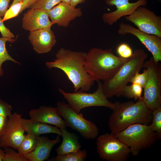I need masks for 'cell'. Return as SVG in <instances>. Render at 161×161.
<instances>
[{"label": "cell", "mask_w": 161, "mask_h": 161, "mask_svg": "<svg viewBox=\"0 0 161 161\" xmlns=\"http://www.w3.org/2000/svg\"><path fill=\"white\" fill-rule=\"evenodd\" d=\"M86 55L83 52L61 47L55 54L56 59L46 62L45 64L49 69L57 68L62 70L73 84L74 92L79 89L86 92L95 81L85 69Z\"/></svg>", "instance_id": "obj_1"}, {"label": "cell", "mask_w": 161, "mask_h": 161, "mask_svg": "<svg viewBox=\"0 0 161 161\" xmlns=\"http://www.w3.org/2000/svg\"><path fill=\"white\" fill-rule=\"evenodd\" d=\"M114 103L115 107L108 122L111 133L115 134L135 124L149 125L151 123L152 110L147 106L143 98L136 102L129 101Z\"/></svg>", "instance_id": "obj_2"}, {"label": "cell", "mask_w": 161, "mask_h": 161, "mask_svg": "<svg viewBox=\"0 0 161 161\" xmlns=\"http://www.w3.org/2000/svg\"><path fill=\"white\" fill-rule=\"evenodd\" d=\"M128 59L115 55L111 48L94 47L87 53L84 68L95 81H106L112 78Z\"/></svg>", "instance_id": "obj_3"}, {"label": "cell", "mask_w": 161, "mask_h": 161, "mask_svg": "<svg viewBox=\"0 0 161 161\" xmlns=\"http://www.w3.org/2000/svg\"><path fill=\"white\" fill-rule=\"evenodd\" d=\"M148 55L142 49H137L132 56L120 67L110 79L104 81L103 86L104 93L107 98L114 96L120 97L121 91L131 78L144 67Z\"/></svg>", "instance_id": "obj_4"}, {"label": "cell", "mask_w": 161, "mask_h": 161, "mask_svg": "<svg viewBox=\"0 0 161 161\" xmlns=\"http://www.w3.org/2000/svg\"><path fill=\"white\" fill-rule=\"evenodd\" d=\"M114 135L129 148L134 156L141 150L150 148L157 139V133L149 125L140 123L132 125Z\"/></svg>", "instance_id": "obj_5"}, {"label": "cell", "mask_w": 161, "mask_h": 161, "mask_svg": "<svg viewBox=\"0 0 161 161\" xmlns=\"http://www.w3.org/2000/svg\"><path fill=\"white\" fill-rule=\"evenodd\" d=\"M97 81V88L92 93L81 90L72 93L66 92L61 89H59L58 91L69 105L78 113L82 109L91 106H103L113 110L115 107L114 103L108 100L104 93L103 83L100 80Z\"/></svg>", "instance_id": "obj_6"}, {"label": "cell", "mask_w": 161, "mask_h": 161, "mask_svg": "<svg viewBox=\"0 0 161 161\" xmlns=\"http://www.w3.org/2000/svg\"><path fill=\"white\" fill-rule=\"evenodd\" d=\"M56 108L64 119L66 127L76 130L86 139H94L97 137L99 128L94 123L85 119L82 113H78L64 101L58 102Z\"/></svg>", "instance_id": "obj_7"}, {"label": "cell", "mask_w": 161, "mask_h": 161, "mask_svg": "<svg viewBox=\"0 0 161 161\" xmlns=\"http://www.w3.org/2000/svg\"><path fill=\"white\" fill-rule=\"evenodd\" d=\"M96 144L97 153L103 160L126 161L131 154L129 148L111 133L99 136Z\"/></svg>", "instance_id": "obj_8"}, {"label": "cell", "mask_w": 161, "mask_h": 161, "mask_svg": "<svg viewBox=\"0 0 161 161\" xmlns=\"http://www.w3.org/2000/svg\"><path fill=\"white\" fill-rule=\"evenodd\" d=\"M144 67L149 70L148 80L144 88L143 100L152 110L161 107V66L153 57L144 62Z\"/></svg>", "instance_id": "obj_9"}, {"label": "cell", "mask_w": 161, "mask_h": 161, "mask_svg": "<svg viewBox=\"0 0 161 161\" xmlns=\"http://www.w3.org/2000/svg\"><path fill=\"white\" fill-rule=\"evenodd\" d=\"M125 18L141 31L161 38V17L153 11L140 6L131 14L126 16Z\"/></svg>", "instance_id": "obj_10"}, {"label": "cell", "mask_w": 161, "mask_h": 161, "mask_svg": "<svg viewBox=\"0 0 161 161\" xmlns=\"http://www.w3.org/2000/svg\"><path fill=\"white\" fill-rule=\"evenodd\" d=\"M117 32L122 35L127 34L134 35L151 53L155 61H161V38L145 33L124 23L119 24Z\"/></svg>", "instance_id": "obj_11"}, {"label": "cell", "mask_w": 161, "mask_h": 161, "mask_svg": "<svg viewBox=\"0 0 161 161\" xmlns=\"http://www.w3.org/2000/svg\"><path fill=\"white\" fill-rule=\"evenodd\" d=\"M8 117L5 129L0 137V146L17 149L24 135L21 124L22 115L15 112Z\"/></svg>", "instance_id": "obj_12"}, {"label": "cell", "mask_w": 161, "mask_h": 161, "mask_svg": "<svg viewBox=\"0 0 161 161\" xmlns=\"http://www.w3.org/2000/svg\"><path fill=\"white\" fill-rule=\"evenodd\" d=\"M49 18L58 26L67 27L71 21L81 16L80 8L74 7L70 4L61 2L48 12Z\"/></svg>", "instance_id": "obj_13"}, {"label": "cell", "mask_w": 161, "mask_h": 161, "mask_svg": "<svg viewBox=\"0 0 161 161\" xmlns=\"http://www.w3.org/2000/svg\"><path fill=\"white\" fill-rule=\"evenodd\" d=\"M29 32L28 39L34 50L38 54L49 52L56 42L55 35L51 28Z\"/></svg>", "instance_id": "obj_14"}, {"label": "cell", "mask_w": 161, "mask_h": 161, "mask_svg": "<svg viewBox=\"0 0 161 161\" xmlns=\"http://www.w3.org/2000/svg\"><path fill=\"white\" fill-rule=\"evenodd\" d=\"M49 18L48 12L40 9L30 8L23 14L22 28L30 31L51 28L54 24Z\"/></svg>", "instance_id": "obj_15"}, {"label": "cell", "mask_w": 161, "mask_h": 161, "mask_svg": "<svg viewBox=\"0 0 161 161\" xmlns=\"http://www.w3.org/2000/svg\"><path fill=\"white\" fill-rule=\"evenodd\" d=\"M29 115L31 119L36 121L52 124L60 129L66 127L56 108L41 106L38 109H31Z\"/></svg>", "instance_id": "obj_16"}, {"label": "cell", "mask_w": 161, "mask_h": 161, "mask_svg": "<svg viewBox=\"0 0 161 161\" xmlns=\"http://www.w3.org/2000/svg\"><path fill=\"white\" fill-rule=\"evenodd\" d=\"M60 135L54 140L47 137H37V144L35 150L24 157L28 161H43L47 160L53 147L60 141Z\"/></svg>", "instance_id": "obj_17"}, {"label": "cell", "mask_w": 161, "mask_h": 161, "mask_svg": "<svg viewBox=\"0 0 161 161\" xmlns=\"http://www.w3.org/2000/svg\"><path fill=\"white\" fill-rule=\"evenodd\" d=\"M21 121L22 127L24 131L27 134L36 137L41 134L47 133H55L60 136L61 135L60 129L56 126H52L31 119H26L22 118Z\"/></svg>", "instance_id": "obj_18"}, {"label": "cell", "mask_w": 161, "mask_h": 161, "mask_svg": "<svg viewBox=\"0 0 161 161\" xmlns=\"http://www.w3.org/2000/svg\"><path fill=\"white\" fill-rule=\"evenodd\" d=\"M147 0H138L134 3H129L114 11L104 13L102 18L103 22L109 25H112L121 17L129 15L140 6H145Z\"/></svg>", "instance_id": "obj_19"}, {"label": "cell", "mask_w": 161, "mask_h": 161, "mask_svg": "<svg viewBox=\"0 0 161 161\" xmlns=\"http://www.w3.org/2000/svg\"><path fill=\"white\" fill-rule=\"evenodd\" d=\"M60 129L63 140L61 145L55 149L57 155H63L80 150L81 146L77 135L69 132L66 128Z\"/></svg>", "instance_id": "obj_20"}, {"label": "cell", "mask_w": 161, "mask_h": 161, "mask_svg": "<svg viewBox=\"0 0 161 161\" xmlns=\"http://www.w3.org/2000/svg\"><path fill=\"white\" fill-rule=\"evenodd\" d=\"M36 144L37 137L27 134L24 135L23 140L17 149L18 152L24 157L35 150Z\"/></svg>", "instance_id": "obj_21"}, {"label": "cell", "mask_w": 161, "mask_h": 161, "mask_svg": "<svg viewBox=\"0 0 161 161\" xmlns=\"http://www.w3.org/2000/svg\"><path fill=\"white\" fill-rule=\"evenodd\" d=\"M143 88L139 84L132 83L130 85H126L122 89L120 96H123L128 98H133L137 101L143 98L142 94Z\"/></svg>", "instance_id": "obj_22"}, {"label": "cell", "mask_w": 161, "mask_h": 161, "mask_svg": "<svg viewBox=\"0 0 161 161\" xmlns=\"http://www.w3.org/2000/svg\"><path fill=\"white\" fill-rule=\"evenodd\" d=\"M8 41L13 43L16 39L2 37L0 38V77L3 75L4 72L2 68L3 63L6 61H10L18 64L20 63L14 60L8 54L6 48V43Z\"/></svg>", "instance_id": "obj_23"}, {"label": "cell", "mask_w": 161, "mask_h": 161, "mask_svg": "<svg viewBox=\"0 0 161 161\" xmlns=\"http://www.w3.org/2000/svg\"><path fill=\"white\" fill-rule=\"evenodd\" d=\"M87 155L85 149L80 150L75 152L69 153L63 155H57L49 160L51 161H84Z\"/></svg>", "instance_id": "obj_24"}, {"label": "cell", "mask_w": 161, "mask_h": 161, "mask_svg": "<svg viewBox=\"0 0 161 161\" xmlns=\"http://www.w3.org/2000/svg\"><path fill=\"white\" fill-rule=\"evenodd\" d=\"M152 118L149 125L151 129L157 134V139L161 138V107L152 110Z\"/></svg>", "instance_id": "obj_25"}, {"label": "cell", "mask_w": 161, "mask_h": 161, "mask_svg": "<svg viewBox=\"0 0 161 161\" xmlns=\"http://www.w3.org/2000/svg\"><path fill=\"white\" fill-rule=\"evenodd\" d=\"M137 72L131 78L129 82L137 83L144 88L149 78V70L148 68L144 69L142 73Z\"/></svg>", "instance_id": "obj_26"}, {"label": "cell", "mask_w": 161, "mask_h": 161, "mask_svg": "<svg viewBox=\"0 0 161 161\" xmlns=\"http://www.w3.org/2000/svg\"><path fill=\"white\" fill-rule=\"evenodd\" d=\"M61 2V0H38L30 8L40 9L48 12Z\"/></svg>", "instance_id": "obj_27"}, {"label": "cell", "mask_w": 161, "mask_h": 161, "mask_svg": "<svg viewBox=\"0 0 161 161\" xmlns=\"http://www.w3.org/2000/svg\"><path fill=\"white\" fill-rule=\"evenodd\" d=\"M5 154L3 161H28L24 157L14 150L13 148H4Z\"/></svg>", "instance_id": "obj_28"}, {"label": "cell", "mask_w": 161, "mask_h": 161, "mask_svg": "<svg viewBox=\"0 0 161 161\" xmlns=\"http://www.w3.org/2000/svg\"><path fill=\"white\" fill-rule=\"evenodd\" d=\"M23 4V1L10 5L2 18V22L17 16L20 14Z\"/></svg>", "instance_id": "obj_29"}, {"label": "cell", "mask_w": 161, "mask_h": 161, "mask_svg": "<svg viewBox=\"0 0 161 161\" xmlns=\"http://www.w3.org/2000/svg\"><path fill=\"white\" fill-rule=\"evenodd\" d=\"M117 52L119 56L126 59L130 58L132 55V50L129 45L126 43L120 44L117 48Z\"/></svg>", "instance_id": "obj_30"}, {"label": "cell", "mask_w": 161, "mask_h": 161, "mask_svg": "<svg viewBox=\"0 0 161 161\" xmlns=\"http://www.w3.org/2000/svg\"><path fill=\"white\" fill-rule=\"evenodd\" d=\"M13 109L11 106L0 99V116L7 118L11 114Z\"/></svg>", "instance_id": "obj_31"}, {"label": "cell", "mask_w": 161, "mask_h": 161, "mask_svg": "<svg viewBox=\"0 0 161 161\" xmlns=\"http://www.w3.org/2000/svg\"><path fill=\"white\" fill-rule=\"evenodd\" d=\"M2 18L0 17V32L2 37L10 38H14L15 36L4 25V22H2Z\"/></svg>", "instance_id": "obj_32"}, {"label": "cell", "mask_w": 161, "mask_h": 161, "mask_svg": "<svg viewBox=\"0 0 161 161\" xmlns=\"http://www.w3.org/2000/svg\"><path fill=\"white\" fill-rule=\"evenodd\" d=\"M130 0H105L106 4L109 6H115L117 9L129 3Z\"/></svg>", "instance_id": "obj_33"}, {"label": "cell", "mask_w": 161, "mask_h": 161, "mask_svg": "<svg viewBox=\"0 0 161 161\" xmlns=\"http://www.w3.org/2000/svg\"><path fill=\"white\" fill-rule=\"evenodd\" d=\"M11 0H0V17H4L8 9Z\"/></svg>", "instance_id": "obj_34"}, {"label": "cell", "mask_w": 161, "mask_h": 161, "mask_svg": "<svg viewBox=\"0 0 161 161\" xmlns=\"http://www.w3.org/2000/svg\"><path fill=\"white\" fill-rule=\"evenodd\" d=\"M38 0H23V4L20 12L21 13L27 8H30Z\"/></svg>", "instance_id": "obj_35"}, {"label": "cell", "mask_w": 161, "mask_h": 161, "mask_svg": "<svg viewBox=\"0 0 161 161\" xmlns=\"http://www.w3.org/2000/svg\"><path fill=\"white\" fill-rule=\"evenodd\" d=\"M8 121V118L0 116V137L4 131Z\"/></svg>", "instance_id": "obj_36"}, {"label": "cell", "mask_w": 161, "mask_h": 161, "mask_svg": "<svg viewBox=\"0 0 161 161\" xmlns=\"http://www.w3.org/2000/svg\"><path fill=\"white\" fill-rule=\"evenodd\" d=\"M86 0H70V4L72 7H76L78 4L84 2Z\"/></svg>", "instance_id": "obj_37"}, {"label": "cell", "mask_w": 161, "mask_h": 161, "mask_svg": "<svg viewBox=\"0 0 161 161\" xmlns=\"http://www.w3.org/2000/svg\"><path fill=\"white\" fill-rule=\"evenodd\" d=\"M4 151L1 148L0 146V161H3L4 156Z\"/></svg>", "instance_id": "obj_38"}, {"label": "cell", "mask_w": 161, "mask_h": 161, "mask_svg": "<svg viewBox=\"0 0 161 161\" xmlns=\"http://www.w3.org/2000/svg\"><path fill=\"white\" fill-rule=\"evenodd\" d=\"M23 1V0H13V2L10 5H13L14 4H16L17 3H19L22 1Z\"/></svg>", "instance_id": "obj_39"}, {"label": "cell", "mask_w": 161, "mask_h": 161, "mask_svg": "<svg viewBox=\"0 0 161 161\" xmlns=\"http://www.w3.org/2000/svg\"><path fill=\"white\" fill-rule=\"evenodd\" d=\"M61 1L70 4V0H61Z\"/></svg>", "instance_id": "obj_40"}, {"label": "cell", "mask_w": 161, "mask_h": 161, "mask_svg": "<svg viewBox=\"0 0 161 161\" xmlns=\"http://www.w3.org/2000/svg\"><path fill=\"white\" fill-rule=\"evenodd\" d=\"M158 0V1H160L161 0Z\"/></svg>", "instance_id": "obj_41"}]
</instances>
